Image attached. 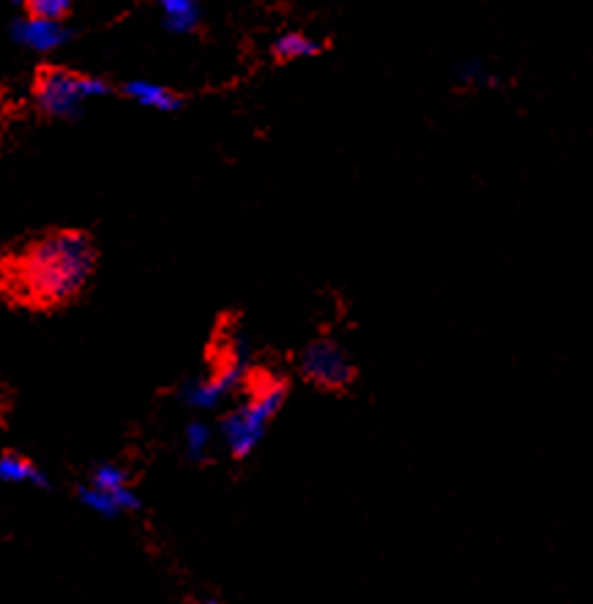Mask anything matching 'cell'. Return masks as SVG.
<instances>
[{
    "label": "cell",
    "mask_w": 593,
    "mask_h": 604,
    "mask_svg": "<svg viewBox=\"0 0 593 604\" xmlns=\"http://www.w3.org/2000/svg\"><path fill=\"white\" fill-rule=\"evenodd\" d=\"M91 484L96 490H123V487H129V473L123 471L121 465H115V462H104V465H96V468H93Z\"/></svg>",
    "instance_id": "4fadbf2b"
},
{
    "label": "cell",
    "mask_w": 593,
    "mask_h": 604,
    "mask_svg": "<svg viewBox=\"0 0 593 604\" xmlns=\"http://www.w3.org/2000/svg\"><path fill=\"white\" fill-rule=\"evenodd\" d=\"M110 93V85L102 77L80 74L63 66H47L36 77L33 99L39 110L50 118H74L82 107L93 99H102Z\"/></svg>",
    "instance_id": "3957f363"
},
{
    "label": "cell",
    "mask_w": 593,
    "mask_h": 604,
    "mask_svg": "<svg viewBox=\"0 0 593 604\" xmlns=\"http://www.w3.org/2000/svg\"><path fill=\"white\" fill-rule=\"evenodd\" d=\"M162 11L164 28L173 33H192L200 25V6L197 0H156Z\"/></svg>",
    "instance_id": "30bf717a"
},
{
    "label": "cell",
    "mask_w": 593,
    "mask_h": 604,
    "mask_svg": "<svg viewBox=\"0 0 593 604\" xmlns=\"http://www.w3.org/2000/svg\"><path fill=\"white\" fill-rule=\"evenodd\" d=\"M462 82L465 85H471V88H498L501 85V80L495 77V74L484 66V63H465L462 66V72H460Z\"/></svg>",
    "instance_id": "9a60e30c"
},
{
    "label": "cell",
    "mask_w": 593,
    "mask_h": 604,
    "mask_svg": "<svg viewBox=\"0 0 593 604\" xmlns=\"http://www.w3.org/2000/svg\"><path fill=\"white\" fill-rule=\"evenodd\" d=\"M80 501L93 509L96 514H102V517H118L123 512H134V509H140V498H137V492L132 487H123V490L107 492V490H96L93 484H82L80 490Z\"/></svg>",
    "instance_id": "52a82bcc"
},
{
    "label": "cell",
    "mask_w": 593,
    "mask_h": 604,
    "mask_svg": "<svg viewBox=\"0 0 593 604\" xmlns=\"http://www.w3.org/2000/svg\"><path fill=\"white\" fill-rule=\"evenodd\" d=\"M14 41L31 52H55L63 41L69 39V31L63 28V22L41 20V17H25L14 22L11 28Z\"/></svg>",
    "instance_id": "8992f818"
},
{
    "label": "cell",
    "mask_w": 593,
    "mask_h": 604,
    "mask_svg": "<svg viewBox=\"0 0 593 604\" xmlns=\"http://www.w3.org/2000/svg\"><path fill=\"white\" fill-rule=\"evenodd\" d=\"M28 9H31V17L61 22L72 9V0H28Z\"/></svg>",
    "instance_id": "5bb4252c"
},
{
    "label": "cell",
    "mask_w": 593,
    "mask_h": 604,
    "mask_svg": "<svg viewBox=\"0 0 593 604\" xmlns=\"http://www.w3.org/2000/svg\"><path fill=\"white\" fill-rule=\"evenodd\" d=\"M96 249L85 233L55 230L22 246L3 263V290L31 307H55L80 293L93 277Z\"/></svg>",
    "instance_id": "6da1fadb"
},
{
    "label": "cell",
    "mask_w": 593,
    "mask_h": 604,
    "mask_svg": "<svg viewBox=\"0 0 593 604\" xmlns=\"http://www.w3.org/2000/svg\"><path fill=\"white\" fill-rule=\"evenodd\" d=\"M11 3H28V0H11Z\"/></svg>",
    "instance_id": "e0dca14e"
},
{
    "label": "cell",
    "mask_w": 593,
    "mask_h": 604,
    "mask_svg": "<svg viewBox=\"0 0 593 604\" xmlns=\"http://www.w3.org/2000/svg\"><path fill=\"white\" fill-rule=\"evenodd\" d=\"M214 446V432L205 421H189L184 430V449L186 457L195 462H203L208 451Z\"/></svg>",
    "instance_id": "7c38bea8"
},
{
    "label": "cell",
    "mask_w": 593,
    "mask_h": 604,
    "mask_svg": "<svg viewBox=\"0 0 593 604\" xmlns=\"http://www.w3.org/2000/svg\"><path fill=\"white\" fill-rule=\"evenodd\" d=\"M200 604H225V602H216V599H208V602H200Z\"/></svg>",
    "instance_id": "2e32d148"
},
{
    "label": "cell",
    "mask_w": 593,
    "mask_h": 604,
    "mask_svg": "<svg viewBox=\"0 0 593 604\" xmlns=\"http://www.w3.org/2000/svg\"><path fill=\"white\" fill-rule=\"evenodd\" d=\"M123 93L137 102L140 107H148V110H156V113H175V110H181V96L173 91V88H167L162 82L154 80H132L123 85Z\"/></svg>",
    "instance_id": "ba28073f"
},
{
    "label": "cell",
    "mask_w": 593,
    "mask_h": 604,
    "mask_svg": "<svg viewBox=\"0 0 593 604\" xmlns=\"http://www.w3.org/2000/svg\"><path fill=\"white\" fill-rule=\"evenodd\" d=\"M0 479L9 484H33V487H50V479L33 465L28 457L3 451L0 454Z\"/></svg>",
    "instance_id": "9c48e42d"
},
{
    "label": "cell",
    "mask_w": 593,
    "mask_h": 604,
    "mask_svg": "<svg viewBox=\"0 0 593 604\" xmlns=\"http://www.w3.org/2000/svg\"><path fill=\"white\" fill-rule=\"evenodd\" d=\"M285 397V383L263 380L238 408L227 413L222 424H219V432H222V441H225L227 451L233 457H238V460L249 457L260 446V441L266 438L268 427H271V421L277 419L279 408L285 405Z\"/></svg>",
    "instance_id": "7a4b0ae2"
},
{
    "label": "cell",
    "mask_w": 593,
    "mask_h": 604,
    "mask_svg": "<svg viewBox=\"0 0 593 604\" xmlns=\"http://www.w3.org/2000/svg\"><path fill=\"white\" fill-rule=\"evenodd\" d=\"M320 52H323V41L301 31H287L274 41V55L279 61H304V58H315Z\"/></svg>",
    "instance_id": "8fae6325"
},
{
    "label": "cell",
    "mask_w": 593,
    "mask_h": 604,
    "mask_svg": "<svg viewBox=\"0 0 593 604\" xmlns=\"http://www.w3.org/2000/svg\"><path fill=\"white\" fill-rule=\"evenodd\" d=\"M301 375L320 389H348L356 378V367L348 350L334 339H315L301 353Z\"/></svg>",
    "instance_id": "277c9868"
},
{
    "label": "cell",
    "mask_w": 593,
    "mask_h": 604,
    "mask_svg": "<svg viewBox=\"0 0 593 604\" xmlns=\"http://www.w3.org/2000/svg\"><path fill=\"white\" fill-rule=\"evenodd\" d=\"M241 380H244L241 361H227V364H222V367L216 369L214 375L189 380L184 389H181V397H184V402L189 408L214 410L219 402L227 400V397L241 386Z\"/></svg>",
    "instance_id": "5b68a950"
}]
</instances>
